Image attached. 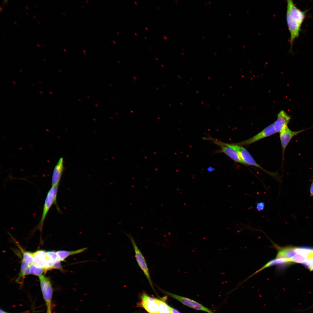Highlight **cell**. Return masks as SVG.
<instances>
[{"label": "cell", "instance_id": "1", "mask_svg": "<svg viewBox=\"0 0 313 313\" xmlns=\"http://www.w3.org/2000/svg\"><path fill=\"white\" fill-rule=\"evenodd\" d=\"M286 19L290 34V49L295 40L299 37L301 28L306 16L307 10L302 11L299 8L292 0L287 1Z\"/></svg>", "mask_w": 313, "mask_h": 313}, {"label": "cell", "instance_id": "2", "mask_svg": "<svg viewBox=\"0 0 313 313\" xmlns=\"http://www.w3.org/2000/svg\"><path fill=\"white\" fill-rule=\"evenodd\" d=\"M58 185L52 187L47 192L44 201L42 214L39 222L35 228V229H39L41 232L44 223L52 206L54 204L58 211L60 212L57 203V197L58 193Z\"/></svg>", "mask_w": 313, "mask_h": 313}, {"label": "cell", "instance_id": "3", "mask_svg": "<svg viewBox=\"0 0 313 313\" xmlns=\"http://www.w3.org/2000/svg\"><path fill=\"white\" fill-rule=\"evenodd\" d=\"M214 143L216 144H220L229 147L236 151L239 155L243 161L247 165H250L255 166L265 171L267 173H269L263 169L258 164L254 159L249 152L244 147L241 145L233 144H228L222 143L219 141H215Z\"/></svg>", "mask_w": 313, "mask_h": 313}, {"label": "cell", "instance_id": "4", "mask_svg": "<svg viewBox=\"0 0 313 313\" xmlns=\"http://www.w3.org/2000/svg\"><path fill=\"white\" fill-rule=\"evenodd\" d=\"M39 277L42 294L47 307V311H51L53 290L51 281L48 277L44 275Z\"/></svg>", "mask_w": 313, "mask_h": 313}, {"label": "cell", "instance_id": "5", "mask_svg": "<svg viewBox=\"0 0 313 313\" xmlns=\"http://www.w3.org/2000/svg\"><path fill=\"white\" fill-rule=\"evenodd\" d=\"M130 240L135 252V257L137 262L148 279L152 288L154 289L152 283L150 276L149 269L145 259L138 248L134 238L130 234L125 233Z\"/></svg>", "mask_w": 313, "mask_h": 313}, {"label": "cell", "instance_id": "6", "mask_svg": "<svg viewBox=\"0 0 313 313\" xmlns=\"http://www.w3.org/2000/svg\"><path fill=\"white\" fill-rule=\"evenodd\" d=\"M161 290L166 294L176 299L183 304L191 308L205 312L208 313H215L201 304L191 299L168 292L162 289Z\"/></svg>", "mask_w": 313, "mask_h": 313}, {"label": "cell", "instance_id": "7", "mask_svg": "<svg viewBox=\"0 0 313 313\" xmlns=\"http://www.w3.org/2000/svg\"><path fill=\"white\" fill-rule=\"evenodd\" d=\"M276 133V132L274 127L273 124H272L250 139L234 144L241 146L249 145L264 138L271 136Z\"/></svg>", "mask_w": 313, "mask_h": 313}, {"label": "cell", "instance_id": "8", "mask_svg": "<svg viewBox=\"0 0 313 313\" xmlns=\"http://www.w3.org/2000/svg\"><path fill=\"white\" fill-rule=\"evenodd\" d=\"M141 306L149 313H159L158 299L152 297L145 293L141 296Z\"/></svg>", "mask_w": 313, "mask_h": 313}, {"label": "cell", "instance_id": "9", "mask_svg": "<svg viewBox=\"0 0 313 313\" xmlns=\"http://www.w3.org/2000/svg\"><path fill=\"white\" fill-rule=\"evenodd\" d=\"M46 253V251L43 250H37L33 252L34 263L38 266L47 270L52 269L54 264L47 258Z\"/></svg>", "mask_w": 313, "mask_h": 313}, {"label": "cell", "instance_id": "10", "mask_svg": "<svg viewBox=\"0 0 313 313\" xmlns=\"http://www.w3.org/2000/svg\"><path fill=\"white\" fill-rule=\"evenodd\" d=\"M309 128L301 130L293 131L290 129L288 127L284 129L280 133V138L283 159V158L284 152L286 148L292 139L295 136Z\"/></svg>", "mask_w": 313, "mask_h": 313}, {"label": "cell", "instance_id": "11", "mask_svg": "<svg viewBox=\"0 0 313 313\" xmlns=\"http://www.w3.org/2000/svg\"><path fill=\"white\" fill-rule=\"evenodd\" d=\"M290 119V117L286 112L283 110L281 111L278 114L276 120L273 124L276 132L280 133L287 127Z\"/></svg>", "mask_w": 313, "mask_h": 313}, {"label": "cell", "instance_id": "12", "mask_svg": "<svg viewBox=\"0 0 313 313\" xmlns=\"http://www.w3.org/2000/svg\"><path fill=\"white\" fill-rule=\"evenodd\" d=\"M63 163V159L61 157L55 165L52 176V187L59 185L64 170Z\"/></svg>", "mask_w": 313, "mask_h": 313}, {"label": "cell", "instance_id": "13", "mask_svg": "<svg viewBox=\"0 0 313 313\" xmlns=\"http://www.w3.org/2000/svg\"><path fill=\"white\" fill-rule=\"evenodd\" d=\"M217 144L221 146L220 152L225 154L235 162L247 165L238 153L234 150L227 146L220 144Z\"/></svg>", "mask_w": 313, "mask_h": 313}, {"label": "cell", "instance_id": "14", "mask_svg": "<svg viewBox=\"0 0 313 313\" xmlns=\"http://www.w3.org/2000/svg\"><path fill=\"white\" fill-rule=\"evenodd\" d=\"M277 247L278 252L276 258L290 259L295 254V248L289 247L281 248Z\"/></svg>", "mask_w": 313, "mask_h": 313}, {"label": "cell", "instance_id": "15", "mask_svg": "<svg viewBox=\"0 0 313 313\" xmlns=\"http://www.w3.org/2000/svg\"><path fill=\"white\" fill-rule=\"evenodd\" d=\"M87 249L84 248L75 250H60L57 251L59 260L60 261H65V259L69 256L83 252Z\"/></svg>", "mask_w": 313, "mask_h": 313}, {"label": "cell", "instance_id": "16", "mask_svg": "<svg viewBox=\"0 0 313 313\" xmlns=\"http://www.w3.org/2000/svg\"><path fill=\"white\" fill-rule=\"evenodd\" d=\"M290 260L289 259H286L284 258H276L272 259L267 263L265 265L263 266L261 268H260L255 273L253 274L250 276L253 275L255 274H256L257 272H258L263 269L267 268L268 267L276 265H281L284 264L286 263H290Z\"/></svg>", "mask_w": 313, "mask_h": 313}, {"label": "cell", "instance_id": "17", "mask_svg": "<svg viewBox=\"0 0 313 313\" xmlns=\"http://www.w3.org/2000/svg\"><path fill=\"white\" fill-rule=\"evenodd\" d=\"M30 265L22 259L21 261L20 272L16 281H19L24 278L25 276L30 274Z\"/></svg>", "mask_w": 313, "mask_h": 313}, {"label": "cell", "instance_id": "18", "mask_svg": "<svg viewBox=\"0 0 313 313\" xmlns=\"http://www.w3.org/2000/svg\"><path fill=\"white\" fill-rule=\"evenodd\" d=\"M23 254V260L30 265L34 263V256L33 253L26 251L23 249L20 245H18Z\"/></svg>", "mask_w": 313, "mask_h": 313}, {"label": "cell", "instance_id": "19", "mask_svg": "<svg viewBox=\"0 0 313 313\" xmlns=\"http://www.w3.org/2000/svg\"><path fill=\"white\" fill-rule=\"evenodd\" d=\"M29 267L30 274L39 276L42 275L43 273L47 271L43 268L38 266L34 263L30 265Z\"/></svg>", "mask_w": 313, "mask_h": 313}, {"label": "cell", "instance_id": "20", "mask_svg": "<svg viewBox=\"0 0 313 313\" xmlns=\"http://www.w3.org/2000/svg\"><path fill=\"white\" fill-rule=\"evenodd\" d=\"M46 256L48 259L54 264L59 261L57 252L55 251L51 250L46 252Z\"/></svg>", "mask_w": 313, "mask_h": 313}, {"label": "cell", "instance_id": "21", "mask_svg": "<svg viewBox=\"0 0 313 313\" xmlns=\"http://www.w3.org/2000/svg\"><path fill=\"white\" fill-rule=\"evenodd\" d=\"M306 258L304 256L298 254H295L290 258L291 262H294L303 263L306 260Z\"/></svg>", "mask_w": 313, "mask_h": 313}, {"label": "cell", "instance_id": "22", "mask_svg": "<svg viewBox=\"0 0 313 313\" xmlns=\"http://www.w3.org/2000/svg\"><path fill=\"white\" fill-rule=\"evenodd\" d=\"M265 203L263 202H259L256 205V208L257 210L259 211L263 210L265 208Z\"/></svg>", "mask_w": 313, "mask_h": 313}, {"label": "cell", "instance_id": "23", "mask_svg": "<svg viewBox=\"0 0 313 313\" xmlns=\"http://www.w3.org/2000/svg\"><path fill=\"white\" fill-rule=\"evenodd\" d=\"M57 269L63 271V269L61 264V261H59L55 263L53 266L52 269Z\"/></svg>", "mask_w": 313, "mask_h": 313}, {"label": "cell", "instance_id": "24", "mask_svg": "<svg viewBox=\"0 0 313 313\" xmlns=\"http://www.w3.org/2000/svg\"><path fill=\"white\" fill-rule=\"evenodd\" d=\"M310 197H312L313 196V179L312 180V182L310 186Z\"/></svg>", "mask_w": 313, "mask_h": 313}, {"label": "cell", "instance_id": "25", "mask_svg": "<svg viewBox=\"0 0 313 313\" xmlns=\"http://www.w3.org/2000/svg\"><path fill=\"white\" fill-rule=\"evenodd\" d=\"M171 313H181L177 310L170 307Z\"/></svg>", "mask_w": 313, "mask_h": 313}, {"label": "cell", "instance_id": "26", "mask_svg": "<svg viewBox=\"0 0 313 313\" xmlns=\"http://www.w3.org/2000/svg\"><path fill=\"white\" fill-rule=\"evenodd\" d=\"M309 269L310 270V271H312L313 270V258L312 259V263L310 267V268H309Z\"/></svg>", "mask_w": 313, "mask_h": 313}, {"label": "cell", "instance_id": "27", "mask_svg": "<svg viewBox=\"0 0 313 313\" xmlns=\"http://www.w3.org/2000/svg\"><path fill=\"white\" fill-rule=\"evenodd\" d=\"M8 1V0H3V5L4 6L5 4L7 3Z\"/></svg>", "mask_w": 313, "mask_h": 313}, {"label": "cell", "instance_id": "28", "mask_svg": "<svg viewBox=\"0 0 313 313\" xmlns=\"http://www.w3.org/2000/svg\"><path fill=\"white\" fill-rule=\"evenodd\" d=\"M213 168L212 167H209L208 169V170L209 172H211L213 170Z\"/></svg>", "mask_w": 313, "mask_h": 313}, {"label": "cell", "instance_id": "29", "mask_svg": "<svg viewBox=\"0 0 313 313\" xmlns=\"http://www.w3.org/2000/svg\"><path fill=\"white\" fill-rule=\"evenodd\" d=\"M0 313H9L7 312H6L3 310L1 309L0 310Z\"/></svg>", "mask_w": 313, "mask_h": 313}, {"label": "cell", "instance_id": "30", "mask_svg": "<svg viewBox=\"0 0 313 313\" xmlns=\"http://www.w3.org/2000/svg\"><path fill=\"white\" fill-rule=\"evenodd\" d=\"M2 11V7L1 6L0 7V12H1V11Z\"/></svg>", "mask_w": 313, "mask_h": 313}, {"label": "cell", "instance_id": "31", "mask_svg": "<svg viewBox=\"0 0 313 313\" xmlns=\"http://www.w3.org/2000/svg\"><path fill=\"white\" fill-rule=\"evenodd\" d=\"M46 313H52V311H47Z\"/></svg>", "mask_w": 313, "mask_h": 313}, {"label": "cell", "instance_id": "32", "mask_svg": "<svg viewBox=\"0 0 313 313\" xmlns=\"http://www.w3.org/2000/svg\"><path fill=\"white\" fill-rule=\"evenodd\" d=\"M12 82H13V83H14V84H16V83H15V82H14V81H12Z\"/></svg>", "mask_w": 313, "mask_h": 313}, {"label": "cell", "instance_id": "33", "mask_svg": "<svg viewBox=\"0 0 313 313\" xmlns=\"http://www.w3.org/2000/svg\"><path fill=\"white\" fill-rule=\"evenodd\" d=\"M49 92L50 94H52V93L50 91Z\"/></svg>", "mask_w": 313, "mask_h": 313}, {"label": "cell", "instance_id": "34", "mask_svg": "<svg viewBox=\"0 0 313 313\" xmlns=\"http://www.w3.org/2000/svg\"><path fill=\"white\" fill-rule=\"evenodd\" d=\"M39 92H40V93H41V94H43V93H42V92H41V91H40Z\"/></svg>", "mask_w": 313, "mask_h": 313}, {"label": "cell", "instance_id": "35", "mask_svg": "<svg viewBox=\"0 0 313 313\" xmlns=\"http://www.w3.org/2000/svg\"><path fill=\"white\" fill-rule=\"evenodd\" d=\"M19 70V71H20V72H21V73H22V71H21V70Z\"/></svg>", "mask_w": 313, "mask_h": 313}, {"label": "cell", "instance_id": "36", "mask_svg": "<svg viewBox=\"0 0 313 313\" xmlns=\"http://www.w3.org/2000/svg\"><path fill=\"white\" fill-rule=\"evenodd\" d=\"M13 22L16 25H17V23H16V22H14H14Z\"/></svg>", "mask_w": 313, "mask_h": 313}, {"label": "cell", "instance_id": "37", "mask_svg": "<svg viewBox=\"0 0 313 313\" xmlns=\"http://www.w3.org/2000/svg\"><path fill=\"white\" fill-rule=\"evenodd\" d=\"M37 46H38L39 47H40V46L39 45V44H37Z\"/></svg>", "mask_w": 313, "mask_h": 313}, {"label": "cell", "instance_id": "38", "mask_svg": "<svg viewBox=\"0 0 313 313\" xmlns=\"http://www.w3.org/2000/svg\"><path fill=\"white\" fill-rule=\"evenodd\" d=\"M43 60H44V61H46V60H45V59H43Z\"/></svg>", "mask_w": 313, "mask_h": 313}, {"label": "cell", "instance_id": "39", "mask_svg": "<svg viewBox=\"0 0 313 313\" xmlns=\"http://www.w3.org/2000/svg\"><path fill=\"white\" fill-rule=\"evenodd\" d=\"M33 17H34V18H36V17H35V16H34V15H33Z\"/></svg>", "mask_w": 313, "mask_h": 313}, {"label": "cell", "instance_id": "40", "mask_svg": "<svg viewBox=\"0 0 313 313\" xmlns=\"http://www.w3.org/2000/svg\"><path fill=\"white\" fill-rule=\"evenodd\" d=\"M26 8H27V9H28V7H27V6H26Z\"/></svg>", "mask_w": 313, "mask_h": 313}, {"label": "cell", "instance_id": "41", "mask_svg": "<svg viewBox=\"0 0 313 313\" xmlns=\"http://www.w3.org/2000/svg\"><path fill=\"white\" fill-rule=\"evenodd\" d=\"M37 23H38L39 24H40V23H39V22H38V21H37Z\"/></svg>", "mask_w": 313, "mask_h": 313}, {"label": "cell", "instance_id": "42", "mask_svg": "<svg viewBox=\"0 0 313 313\" xmlns=\"http://www.w3.org/2000/svg\"><path fill=\"white\" fill-rule=\"evenodd\" d=\"M39 83H40L41 84H42V83H41V82H40V81H39Z\"/></svg>", "mask_w": 313, "mask_h": 313}, {"label": "cell", "instance_id": "43", "mask_svg": "<svg viewBox=\"0 0 313 313\" xmlns=\"http://www.w3.org/2000/svg\"><path fill=\"white\" fill-rule=\"evenodd\" d=\"M32 85H33V86H34V85L33 84H32Z\"/></svg>", "mask_w": 313, "mask_h": 313}, {"label": "cell", "instance_id": "44", "mask_svg": "<svg viewBox=\"0 0 313 313\" xmlns=\"http://www.w3.org/2000/svg\"><path fill=\"white\" fill-rule=\"evenodd\" d=\"M26 13L27 14H28H28L27 12H26Z\"/></svg>", "mask_w": 313, "mask_h": 313}, {"label": "cell", "instance_id": "45", "mask_svg": "<svg viewBox=\"0 0 313 313\" xmlns=\"http://www.w3.org/2000/svg\"><path fill=\"white\" fill-rule=\"evenodd\" d=\"M42 45H43V46L44 47V46H44V45H43V44H42Z\"/></svg>", "mask_w": 313, "mask_h": 313}, {"label": "cell", "instance_id": "46", "mask_svg": "<svg viewBox=\"0 0 313 313\" xmlns=\"http://www.w3.org/2000/svg\"><path fill=\"white\" fill-rule=\"evenodd\" d=\"M146 28V29H147V30H148V29H147V28H146H146Z\"/></svg>", "mask_w": 313, "mask_h": 313}, {"label": "cell", "instance_id": "47", "mask_svg": "<svg viewBox=\"0 0 313 313\" xmlns=\"http://www.w3.org/2000/svg\"><path fill=\"white\" fill-rule=\"evenodd\" d=\"M63 50L65 52H66L65 50L64 49Z\"/></svg>", "mask_w": 313, "mask_h": 313}, {"label": "cell", "instance_id": "48", "mask_svg": "<svg viewBox=\"0 0 313 313\" xmlns=\"http://www.w3.org/2000/svg\"><path fill=\"white\" fill-rule=\"evenodd\" d=\"M34 6H35L37 8V6H36V5H34Z\"/></svg>", "mask_w": 313, "mask_h": 313}, {"label": "cell", "instance_id": "49", "mask_svg": "<svg viewBox=\"0 0 313 313\" xmlns=\"http://www.w3.org/2000/svg\"><path fill=\"white\" fill-rule=\"evenodd\" d=\"M145 38L146 39H147V38L145 37Z\"/></svg>", "mask_w": 313, "mask_h": 313}, {"label": "cell", "instance_id": "50", "mask_svg": "<svg viewBox=\"0 0 313 313\" xmlns=\"http://www.w3.org/2000/svg\"><path fill=\"white\" fill-rule=\"evenodd\" d=\"M63 13V14H64V15H65V14H64V13Z\"/></svg>", "mask_w": 313, "mask_h": 313}, {"label": "cell", "instance_id": "51", "mask_svg": "<svg viewBox=\"0 0 313 313\" xmlns=\"http://www.w3.org/2000/svg\"><path fill=\"white\" fill-rule=\"evenodd\" d=\"M158 8H159V9H160L159 7H158Z\"/></svg>", "mask_w": 313, "mask_h": 313}]
</instances>
